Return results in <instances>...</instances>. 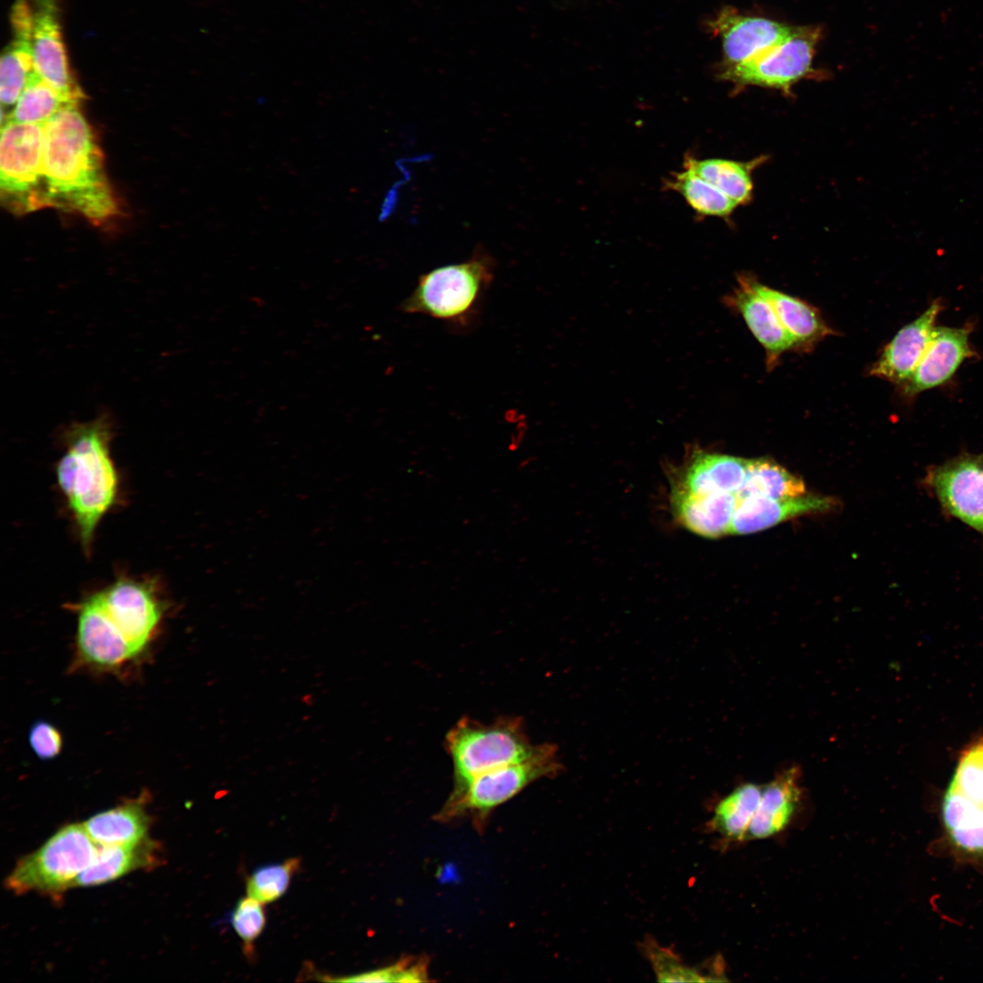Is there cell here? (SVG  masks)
<instances>
[{"label":"cell","mask_w":983,"mask_h":983,"mask_svg":"<svg viewBox=\"0 0 983 983\" xmlns=\"http://www.w3.org/2000/svg\"><path fill=\"white\" fill-rule=\"evenodd\" d=\"M664 188L678 193L695 213L703 217L726 218L737 206L711 183L685 167L664 180Z\"/></svg>","instance_id":"f1b7e54d"},{"label":"cell","mask_w":983,"mask_h":983,"mask_svg":"<svg viewBox=\"0 0 983 983\" xmlns=\"http://www.w3.org/2000/svg\"><path fill=\"white\" fill-rule=\"evenodd\" d=\"M944 826L959 850L983 854V806L949 786L941 806Z\"/></svg>","instance_id":"d4e9b609"},{"label":"cell","mask_w":983,"mask_h":983,"mask_svg":"<svg viewBox=\"0 0 983 983\" xmlns=\"http://www.w3.org/2000/svg\"><path fill=\"white\" fill-rule=\"evenodd\" d=\"M443 745L453 768L450 796L481 774L524 759L535 746L517 715H501L488 724L462 716L446 733Z\"/></svg>","instance_id":"277c9868"},{"label":"cell","mask_w":983,"mask_h":983,"mask_svg":"<svg viewBox=\"0 0 983 983\" xmlns=\"http://www.w3.org/2000/svg\"><path fill=\"white\" fill-rule=\"evenodd\" d=\"M45 124L6 120L1 130L0 189L17 214L46 208L43 173Z\"/></svg>","instance_id":"52a82bcc"},{"label":"cell","mask_w":983,"mask_h":983,"mask_svg":"<svg viewBox=\"0 0 983 983\" xmlns=\"http://www.w3.org/2000/svg\"><path fill=\"white\" fill-rule=\"evenodd\" d=\"M97 593L135 656L140 654L152 639L164 613L154 583L120 577Z\"/></svg>","instance_id":"30bf717a"},{"label":"cell","mask_w":983,"mask_h":983,"mask_svg":"<svg viewBox=\"0 0 983 983\" xmlns=\"http://www.w3.org/2000/svg\"><path fill=\"white\" fill-rule=\"evenodd\" d=\"M494 270L493 258L482 249L465 261L435 268L419 277L400 310L464 329L479 313Z\"/></svg>","instance_id":"3957f363"},{"label":"cell","mask_w":983,"mask_h":983,"mask_svg":"<svg viewBox=\"0 0 983 983\" xmlns=\"http://www.w3.org/2000/svg\"><path fill=\"white\" fill-rule=\"evenodd\" d=\"M652 968L660 982H706L719 981L711 974L686 965L670 948L660 946L654 939L647 938L642 945Z\"/></svg>","instance_id":"1f68e13d"},{"label":"cell","mask_w":983,"mask_h":983,"mask_svg":"<svg viewBox=\"0 0 983 983\" xmlns=\"http://www.w3.org/2000/svg\"><path fill=\"white\" fill-rule=\"evenodd\" d=\"M981 454H982V457H983V452Z\"/></svg>","instance_id":"8d00e7d4"},{"label":"cell","mask_w":983,"mask_h":983,"mask_svg":"<svg viewBox=\"0 0 983 983\" xmlns=\"http://www.w3.org/2000/svg\"><path fill=\"white\" fill-rule=\"evenodd\" d=\"M755 286L772 304L783 327L794 339L796 350H808L835 334L820 312L805 300L763 285L755 279Z\"/></svg>","instance_id":"cb8c5ba5"},{"label":"cell","mask_w":983,"mask_h":983,"mask_svg":"<svg viewBox=\"0 0 983 983\" xmlns=\"http://www.w3.org/2000/svg\"><path fill=\"white\" fill-rule=\"evenodd\" d=\"M76 643L81 658L101 669H115L136 657L105 610L97 593L77 605Z\"/></svg>","instance_id":"5bb4252c"},{"label":"cell","mask_w":983,"mask_h":983,"mask_svg":"<svg viewBox=\"0 0 983 983\" xmlns=\"http://www.w3.org/2000/svg\"><path fill=\"white\" fill-rule=\"evenodd\" d=\"M29 744L35 755L42 760L56 757L63 747L59 730L46 721H36L29 730Z\"/></svg>","instance_id":"d590c367"},{"label":"cell","mask_w":983,"mask_h":983,"mask_svg":"<svg viewBox=\"0 0 983 983\" xmlns=\"http://www.w3.org/2000/svg\"><path fill=\"white\" fill-rule=\"evenodd\" d=\"M737 282L738 286L724 301L743 317L765 349L766 365L772 369L784 352L796 350L795 341L783 327L772 304L755 288V279L743 274L738 276Z\"/></svg>","instance_id":"2e32d148"},{"label":"cell","mask_w":983,"mask_h":983,"mask_svg":"<svg viewBox=\"0 0 983 983\" xmlns=\"http://www.w3.org/2000/svg\"><path fill=\"white\" fill-rule=\"evenodd\" d=\"M707 25L708 30L722 41L723 61L719 67L745 63L783 43L797 29L765 17L744 15L728 6Z\"/></svg>","instance_id":"7c38bea8"},{"label":"cell","mask_w":983,"mask_h":983,"mask_svg":"<svg viewBox=\"0 0 983 983\" xmlns=\"http://www.w3.org/2000/svg\"><path fill=\"white\" fill-rule=\"evenodd\" d=\"M77 103L45 124L43 173L46 206L76 212L96 225L118 212L102 151Z\"/></svg>","instance_id":"6da1fadb"},{"label":"cell","mask_w":983,"mask_h":983,"mask_svg":"<svg viewBox=\"0 0 983 983\" xmlns=\"http://www.w3.org/2000/svg\"><path fill=\"white\" fill-rule=\"evenodd\" d=\"M746 463L743 458L695 450L671 489L696 494H736L745 480Z\"/></svg>","instance_id":"ac0fdd59"},{"label":"cell","mask_w":983,"mask_h":983,"mask_svg":"<svg viewBox=\"0 0 983 983\" xmlns=\"http://www.w3.org/2000/svg\"><path fill=\"white\" fill-rule=\"evenodd\" d=\"M63 438L66 451L56 465L57 482L88 552L100 521L118 493V476L110 455V416L101 413L91 421L73 423Z\"/></svg>","instance_id":"7a4b0ae2"},{"label":"cell","mask_w":983,"mask_h":983,"mask_svg":"<svg viewBox=\"0 0 983 983\" xmlns=\"http://www.w3.org/2000/svg\"><path fill=\"white\" fill-rule=\"evenodd\" d=\"M162 860L161 845L149 836L132 845L101 846L94 862L78 876L74 887L102 885L137 869H153Z\"/></svg>","instance_id":"44dd1931"},{"label":"cell","mask_w":983,"mask_h":983,"mask_svg":"<svg viewBox=\"0 0 983 983\" xmlns=\"http://www.w3.org/2000/svg\"><path fill=\"white\" fill-rule=\"evenodd\" d=\"M759 159L743 163L723 158L698 159L686 155L684 167L693 169L737 205L750 201L753 192L751 171Z\"/></svg>","instance_id":"4316f807"},{"label":"cell","mask_w":983,"mask_h":983,"mask_svg":"<svg viewBox=\"0 0 983 983\" xmlns=\"http://www.w3.org/2000/svg\"><path fill=\"white\" fill-rule=\"evenodd\" d=\"M736 502L734 493L696 494L671 489L672 509L678 522L704 538L731 533Z\"/></svg>","instance_id":"ffe728a7"},{"label":"cell","mask_w":983,"mask_h":983,"mask_svg":"<svg viewBox=\"0 0 983 983\" xmlns=\"http://www.w3.org/2000/svg\"><path fill=\"white\" fill-rule=\"evenodd\" d=\"M836 505L837 502L832 497L806 494L782 499L762 496L737 498L731 533L758 532L789 519L831 511Z\"/></svg>","instance_id":"e0dca14e"},{"label":"cell","mask_w":983,"mask_h":983,"mask_svg":"<svg viewBox=\"0 0 983 983\" xmlns=\"http://www.w3.org/2000/svg\"><path fill=\"white\" fill-rule=\"evenodd\" d=\"M122 803L88 818L83 825L100 846H125L148 837L152 817L146 808L147 798Z\"/></svg>","instance_id":"603a6c76"},{"label":"cell","mask_w":983,"mask_h":983,"mask_svg":"<svg viewBox=\"0 0 983 983\" xmlns=\"http://www.w3.org/2000/svg\"><path fill=\"white\" fill-rule=\"evenodd\" d=\"M561 768L554 745H535L524 759L482 773L459 795L449 796L437 819L447 822L471 816L481 826L492 810L534 781L556 775Z\"/></svg>","instance_id":"8992f818"},{"label":"cell","mask_w":983,"mask_h":983,"mask_svg":"<svg viewBox=\"0 0 983 983\" xmlns=\"http://www.w3.org/2000/svg\"><path fill=\"white\" fill-rule=\"evenodd\" d=\"M798 778L799 771L791 767L763 785L761 800L745 841L771 837L787 826L800 801Z\"/></svg>","instance_id":"7402d4cb"},{"label":"cell","mask_w":983,"mask_h":983,"mask_svg":"<svg viewBox=\"0 0 983 983\" xmlns=\"http://www.w3.org/2000/svg\"><path fill=\"white\" fill-rule=\"evenodd\" d=\"M971 326H936L929 344L910 378L900 386L904 396L915 398L947 383L960 366L977 353L970 343Z\"/></svg>","instance_id":"4fadbf2b"},{"label":"cell","mask_w":983,"mask_h":983,"mask_svg":"<svg viewBox=\"0 0 983 983\" xmlns=\"http://www.w3.org/2000/svg\"><path fill=\"white\" fill-rule=\"evenodd\" d=\"M35 71L67 102L85 97L72 76L59 22L58 0H31Z\"/></svg>","instance_id":"8fae6325"},{"label":"cell","mask_w":983,"mask_h":983,"mask_svg":"<svg viewBox=\"0 0 983 983\" xmlns=\"http://www.w3.org/2000/svg\"><path fill=\"white\" fill-rule=\"evenodd\" d=\"M98 845L83 824H68L37 850L21 858L5 879L15 895L37 892L60 897L95 860Z\"/></svg>","instance_id":"5b68a950"},{"label":"cell","mask_w":983,"mask_h":983,"mask_svg":"<svg viewBox=\"0 0 983 983\" xmlns=\"http://www.w3.org/2000/svg\"><path fill=\"white\" fill-rule=\"evenodd\" d=\"M950 787L983 806V740L962 753Z\"/></svg>","instance_id":"836d02e7"},{"label":"cell","mask_w":983,"mask_h":983,"mask_svg":"<svg viewBox=\"0 0 983 983\" xmlns=\"http://www.w3.org/2000/svg\"><path fill=\"white\" fill-rule=\"evenodd\" d=\"M69 103L72 102L66 101L49 83L34 71L6 120L46 124L56 112Z\"/></svg>","instance_id":"f546056e"},{"label":"cell","mask_w":983,"mask_h":983,"mask_svg":"<svg viewBox=\"0 0 983 983\" xmlns=\"http://www.w3.org/2000/svg\"><path fill=\"white\" fill-rule=\"evenodd\" d=\"M804 494L806 486L800 478L770 459L758 458L747 460L745 480L735 495L782 499Z\"/></svg>","instance_id":"83f0119b"},{"label":"cell","mask_w":983,"mask_h":983,"mask_svg":"<svg viewBox=\"0 0 983 983\" xmlns=\"http://www.w3.org/2000/svg\"><path fill=\"white\" fill-rule=\"evenodd\" d=\"M299 866L300 860L292 857L256 868L247 879V895L262 904L276 901L286 893Z\"/></svg>","instance_id":"4dcf8cb0"},{"label":"cell","mask_w":983,"mask_h":983,"mask_svg":"<svg viewBox=\"0 0 983 983\" xmlns=\"http://www.w3.org/2000/svg\"><path fill=\"white\" fill-rule=\"evenodd\" d=\"M229 921L248 953L266 926L262 903L248 896L240 898L229 916Z\"/></svg>","instance_id":"e575fe53"},{"label":"cell","mask_w":983,"mask_h":983,"mask_svg":"<svg viewBox=\"0 0 983 983\" xmlns=\"http://www.w3.org/2000/svg\"><path fill=\"white\" fill-rule=\"evenodd\" d=\"M925 486L942 509L983 536V457L960 453L927 469Z\"/></svg>","instance_id":"9c48e42d"},{"label":"cell","mask_w":983,"mask_h":983,"mask_svg":"<svg viewBox=\"0 0 983 983\" xmlns=\"http://www.w3.org/2000/svg\"><path fill=\"white\" fill-rule=\"evenodd\" d=\"M12 40L0 62V97L3 106L17 102L35 71L32 53V13L27 0H17L10 14Z\"/></svg>","instance_id":"d6986e66"},{"label":"cell","mask_w":983,"mask_h":983,"mask_svg":"<svg viewBox=\"0 0 983 983\" xmlns=\"http://www.w3.org/2000/svg\"><path fill=\"white\" fill-rule=\"evenodd\" d=\"M763 785L746 783L734 789L715 806L709 828L725 840L745 842L758 808Z\"/></svg>","instance_id":"484cf974"},{"label":"cell","mask_w":983,"mask_h":983,"mask_svg":"<svg viewBox=\"0 0 983 983\" xmlns=\"http://www.w3.org/2000/svg\"><path fill=\"white\" fill-rule=\"evenodd\" d=\"M821 30L797 27L783 43L737 66L719 67L718 76L736 87L757 86L788 93L796 82L812 71V62Z\"/></svg>","instance_id":"ba28073f"},{"label":"cell","mask_w":983,"mask_h":983,"mask_svg":"<svg viewBox=\"0 0 983 983\" xmlns=\"http://www.w3.org/2000/svg\"><path fill=\"white\" fill-rule=\"evenodd\" d=\"M428 962L423 959L406 958L390 966L355 975L329 978L330 982H424L429 981Z\"/></svg>","instance_id":"d6a6232c"},{"label":"cell","mask_w":983,"mask_h":983,"mask_svg":"<svg viewBox=\"0 0 983 983\" xmlns=\"http://www.w3.org/2000/svg\"><path fill=\"white\" fill-rule=\"evenodd\" d=\"M942 309L941 299H936L921 315L902 327L872 364L869 374L902 386L920 362Z\"/></svg>","instance_id":"9a60e30c"}]
</instances>
